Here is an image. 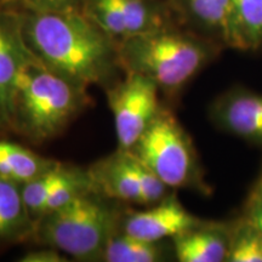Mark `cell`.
<instances>
[{"label": "cell", "mask_w": 262, "mask_h": 262, "mask_svg": "<svg viewBox=\"0 0 262 262\" xmlns=\"http://www.w3.org/2000/svg\"><path fill=\"white\" fill-rule=\"evenodd\" d=\"M226 44L242 51L262 47V0H229Z\"/></svg>", "instance_id": "obj_15"}, {"label": "cell", "mask_w": 262, "mask_h": 262, "mask_svg": "<svg viewBox=\"0 0 262 262\" xmlns=\"http://www.w3.org/2000/svg\"><path fill=\"white\" fill-rule=\"evenodd\" d=\"M209 117L219 130L262 146V95L229 90L214 100Z\"/></svg>", "instance_id": "obj_11"}, {"label": "cell", "mask_w": 262, "mask_h": 262, "mask_svg": "<svg viewBox=\"0 0 262 262\" xmlns=\"http://www.w3.org/2000/svg\"><path fill=\"white\" fill-rule=\"evenodd\" d=\"M165 257L162 242H150L127 234L118 227L104 248V262H159Z\"/></svg>", "instance_id": "obj_17"}, {"label": "cell", "mask_w": 262, "mask_h": 262, "mask_svg": "<svg viewBox=\"0 0 262 262\" xmlns=\"http://www.w3.org/2000/svg\"><path fill=\"white\" fill-rule=\"evenodd\" d=\"M182 27L227 47L229 0H168Z\"/></svg>", "instance_id": "obj_13"}, {"label": "cell", "mask_w": 262, "mask_h": 262, "mask_svg": "<svg viewBox=\"0 0 262 262\" xmlns=\"http://www.w3.org/2000/svg\"><path fill=\"white\" fill-rule=\"evenodd\" d=\"M21 14L26 44L39 63L85 88L116 83L123 72L118 44L81 10Z\"/></svg>", "instance_id": "obj_1"}, {"label": "cell", "mask_w": 262, "mask_h": 262, "mask_svg": "<svg viewBox=\"0 0 262 262\" xmlns=\"http://www.w3.org/2000/svg\"><path fill=\"white\" fill-rule=\"evenodd\" d=\"M22 11L54 12L81 10L83 0H4Z\"/></svg>", "instance_id": "obj_20"}, {"label": "cell", "mask_w": 262, "mask_h": 262, "mask_svg": "<svg viewBox=\"0 0 262 262\" xmlns=\"http://www.w3.org/2000/svg\"><path fill=\"white\" fill-rule=\"evenodd\" d=\"M40 249H35L26 253L24 256L19 258L21 262H67V255L51 247L40 245Z\"/></svg>", "instance_id": "obj_22"}, {"label": "cell", "mask_w": 262, "mask_h": 262, "mask_svg": "<svg viewBox=\"0 0 262 262\" xmlns=\"http://www.w3.org/2000/svg\"><path fill=\"white\" fill-rule=\"evenodd\" d=\"M244 215L254 222L262 234V175L249 196Z\"/></svg>", "instance_id": "obj_21"}, {"label": "cell", "mask_w": 262, "mask_h": 262, "mask_svg": "<svg viewBox=\"0 0 262 262\" xmlns=\"http://www.w3.org/2000/svg\"><path fill=\"white\" fill-rule=\"evenodd\" d=\"M202 221L186 210L175 194H168L146 210L120 215L119 229L146 241L163 242L175 238Z\"/></svg>", "instance_id": "obj_10"}, {"label": "cell", "mask_w": 262, "mask_h": 262, "mask_svg": "<svg viewBox=\"0 0 262 262\" xmlns=\"http://www.w3.org/2000/svg\"><path fill=\"white\" fill-rule=\"evenodd\" d=\"M81 11L117 44L178 24L162 0H83Z\"/></svg>", "instance_id": "obj_7"}, {"label": "cell", "mask_w": 262, "mask_h": 262, "mask_svg": "<svg viewBox=\"0 0 262 262\" xmlns=\"http://www.w3.org/2000/svg\"><path fill=\"white\" fill-rule=\"evenodd\" d=\"M226 262H262V234L245 215L231 224Z\"/></svg>", "instance_id": "obj_18"}, {"label": "cell", "mask_w": 262, "mask_h": 262, "mask_svg": "<svg viewBox=\"0 0 262 262\" xmlns=\"http://www.w3.org/2000/svg\"><path fill=\"white\" fill-rule=\"evenodd\" d=\"M231 225L202 221L172 238L173 253L180 262H226Z\"/></svg>", "instance_id": "obj_12"}, {"label": "cell", "mask_w": 262, "mask_h": 262, "mask_svg": "<svg viewBox=\"0 0 262 262\" xmlns=\"http://www.w3.org/2000/svg\"><path fill=\"white\" fill-rule=\"evenodd\" d=\"M107 100L112 111L119 149H131L142 136L162 107L158 86L135 73L107 88Z\"/></svg>", "instance_id": "obj_8"}, {"label": "cell", "mask_w": 262, "mask_h": 262, "mask_svg": "<svg viewBox=\"0 0 262 262\" xmlns=\"http://www.w3.org/2000/svg\"><path fill=\"white\" fill-rule=\"evenodd\" d=\"M8 130H12L11 129V124H10L9 117L6 114L4 107H3L2 102H0V135L4 134L5 131Z\"/></svg>", "instance_id": "obj_23"}, {"label": "cell", "mask_w": 262, "mask_h": 262, "mask_svg": "<svg viewBox=\"0 0 262 262\" xmlns=\"http://www.w3.org/2000/svg\"><path fill=\"white\" fill-rule=\"evenodd\" d=\"M35 61L26 44L21 10L0 2V102L11 124V106L19 74Z\"/></svg>", "instance_id": "obj_9"}, {"label": "cell", "mask_w": 262, "mask_h": 262, "mask_svg": "<svg viewBox=\"0 0 262 262\" xmlns=\"http://www.w3.org/2000/svg\"><path fill=\"white\" fill-rule=\"evenodd\" d=\"M64 166V164L61 163L56 168L49 170L38 178L19 186L26 208H27L34 222L40 216L42 206H44L49 194L62 176Z\"/></svg>", "instance_id": "obj_19"}, {"label": "cell", "mask_w": 262, "mask_h": 262, "mask_svg": "<svg viewBox=\"0 0 262 262\" xmlns=\"http://www.w3.org/2000/svg\"><path fill=\"white\" fill-rule=\"evenodd\" d=\"M130 150L170 189L210 191L204 182L192 139L168 108L160 107Z\"/></svg>", "instance_id": "obj_5"}, {"label": "cell", "mask_w": 262, "mask_h": 262, "mask_svg": "<svg viewBox=\"0 0 262 262\" xmlns=\"http://www.w3.org/2000/svg\"><path fill=\"white\" fill-rule=\"evenodd\" d=\"M34 228L19 185L0 178V244L27 241L33 237Z\"/></svg>", "instance_id": "obj_14"}, {"label": "cell", "mask_w": 262, "mask_h": 262, "mask_svg": "<svg viewBox=\"0 0 262 262\" xmlns=\"http://www.w3.org/2000/svg\"><path fill=\"white\" fill-rule=\"evenodd\" d=\"M86 89L33 61L16 83L11 129L37 145L54 139L90 103Z\"/></svg>", "instance_id": "obj_3"}, {"label": "cell", "mask_w": 262, "mask_h": 262, "mask_svg": "<svg viewBox=\"0 0 262 262\" xmlns=\"http://www.w3.org/2000/svg\"><path fill=\"white\" fill-rule=\"evenodd\" d=\"M94 188L112 201L149 206L170 194L163 183L130 149H119L88 169Z\"/></svg>", "instance_id": "obj_6"}, {"label": "cell", "mask_w": 262, "mask_h": 262, "mask_svg": "<svg viewBox=\"0 0 262 262\" xmlns=\"http://www.w3.org/2000/svg\"><path fill=\"white\" fill-rule=\"evenodd\" d=\"M222 48L176 24L118 42V57L124 73L148 78L160 93L173 96L210 64Z\"/></svg>", "instance_id": "obj_2"}, {"label": "cell", "mask_w": 262, "mask_h": 262, "mask_svg": "<svg viewBox=\"0 0 262 262\" xmlns=\"http://www.w3.org/2000/svg\"><path fill=\"white\" fill-rule=\"evenodd\" d=\"M111 201L91 189L70 204L40 216L32 239L75 261H102L108 239L119 227L122 215Z\"/></svg>", "instance_id": "obj_4"}, {"label": "cell", "mask_w": 262, "mask_h": 262, "mask_svg": "<svg viewBox=\"0 0 262 262\" xmlns=\"http://www.w3.org/2000/svg\"><path fill=\"white\" fill-rule=\"evenodd\" d=\"M60 164L57 160L39 156L18 143L0 140V178L19 186Z\"/></svg>", "instance_id": "obj_16"}]
</instances>
